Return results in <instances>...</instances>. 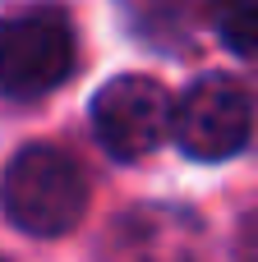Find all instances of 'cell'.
<instances>
[{
    "mask_svg": "<svg viewBox=\"0 0 258 262\" xmlns=\"http://www.w3.org/2000/svg\"><path fill=\"white\" fill-rule=\"evenodd\" d=\"M0 207L23 235H69L88 212V175L69 152L51 143H28L9 157L0 175Z\"/></svg>",
    "mask_w": 258,
    "mask_h": 262,
    "instance_id": "obj_1",
    "label": "cell"
},
{
    "mask_svg": "<svg viewBox=\"0 0 258 262\" xmlns=\"http://www.w3.org/2000/svg\"><path fill=\"white\" fill-rule=\"evenodd\" d=\"M74 69V32L60 9L0 18V97L32 101L60 88Z\"/></svg>",
    "mask_w": 258,
    "mask_h": 262,
    "instance_id": "obj_2",
    "label": "cell"
},
{
    "mask_svg": "<svg viewBox=\"0 0 258 262\" xmlns=\"http://www.w3.org/2000/svg\"><path fill=\"white\" fill-rule=\"evenodd\" d=\"M171 138L194 161H226L254 138V97L235 78H199L171 106Z\"/></svg>",
    "mask_w": 258,
    "mask_h": 262,
    "instance_id": "obj_3",
    "label": "cell"
},
{
    "mask_svg": "<svg viewBox=\"0 0 258 262\" xmlns=\"http://www.w3.org/2000/svg\"><path fill=\"white\" fill-rule=\"evenodd\" d=\"M92 134L115 161H143L171 134V97L157 78L120 74L92 97Z\"/></svg>",
    "mask_w": 258,
    "mask_h": 262,
    "instance_id": "obj_4",
    "label": "cell"
},
{
    "mask_svg": "<svg viewBox=\"0 0 258 262\" xmlns=\"http://www.w3.org/2000/svg\"><path fill=\"white\" fill-rule=\"evenodd\" d=\"M203 226L175 203H138L120 212L102 239V262H199Z\"/></svg>",
    "mask_w": 258,
    "mask_h": 262,
    "instance_id": "obj_5",
    "label": "cell"
},
{
    "mask_svg": "<svg viewBox=\"0 0 258 262\" xmlns=\"http://www.w3.org/2000/svg\"><path fill=\"white\" fill-rule=\"evenodd\" d=\"M208 23L235 55H258V0H208Z\"/></svg>",
    "mask_w": 258,
    "mask_h": 262,
    "instance_id": "obj_6",
    "label": "cell"
},
{
    "mask_svg": "<svg viewBox=\"0 0 258 262\" xmlns=\"http://www.w3.org/2000/svg\"><path fill=\"white\" fill-rule=\"evenodd\" d=\"M235 262H258V212H249L235 230Z\"/></svg>",
    "mask_w": 258,
    "mask_h": 262,
    "instance_id": "obj_7",
    "label": "cell"
}]
</instances>
